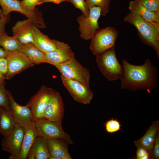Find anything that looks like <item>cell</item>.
Here are the masks:
<instances>
[{
	"mask_svg": "<svg viewBox=\"0 0 159 159\" xmlns=\"http://www.w3.org/2000/svg\"><path fill=\"white\" fill-rule=\"evenodd\" d=\"M65 1H68V0H41L38 4V5H39L45 3L49 2H53L55 4H58Z\"/></svg>",
	"mask_w": 159,
	"mask_h": 159,
	"instance_id": "d590c367",
	"label": "cell"
},
{
	"mask_svg": "<svg viewBox=\"0 0 159 159\" xmlns=\"http://www.w3.org/2000/svg\"><path fill=\"white\" fill-rule=\"evenodd\" d=\"M129 4L130 12L137 14L146 21L159 24V12L153 11L145 8L135 0L130 1Z\"/></svg>",
	"mask_w": 159,
	"mask_h": 159,
	"instance_id": "7402d4cb",
	"label": "cell"
},
{
	"mask_svg": "<svg viewBox=\"0 0 159 159\" xmlns=\"http://www.w3.org/2000/svg\"><path fill=\"white\" fill-rule=\"evenodd\" d=\"M89 13L86 16L83 14L78 17L80 36L85 40L91 39L96 31L99 29L98 21L101 16V9L94 6L89 9Z\"/></svg>",
	"mask_w": 159,
	"mask_h": 159,
	"instance_id": "52a82bcc",
	"label": "cell"
},
{
	"mask_svg": "<svg viewBox=\"0 0 159 159\" xmlns=\"http://www.w3.org/2000/svg\"><path fill=\"white\" fill-rule=\"evenodd\" d=\"M63 76L78 81L87 87H90V74L89 70L77 60L75 55L62 63L54 64Z\"/></svg>",
	"mask_w": 159,
	"mask_h": 159,
	"instance_id": "277c9868",
	"label": "cell"
},
{
	"mask_svg": "<svg viewBox=\"0 0 159 159\" xmlns=\"http://www.w3.org/2000/svg\"><path fill=\"white\" fill-rule=\"evenodd\" d=\"M145 8L152 11L159 12V0H135Z\"/></svg>",
	"mask_w": 159,
	"mask_h": 159,
	"instance_id": "83f0119b",
	"label": "cell"
},
{
	"mask_svg": "<svg viewBox=\"0 0 159 159\" xmlns=\"http://www.w3.org/2000/svg\"><path fill=\"white\" fill-rule=\"evenodd\" d=\"M64 110L63 99L60 93L55 91L45 106L42 118L62 124Z\"/></svg>",
	"mask_w": 159,
	"mask_h": 159,
	"instance_id": "4fadbf2b",
	"label": "cell"
},
{
	"mask_svg": "<svg viewBox=\"0 0 159 159\" xmlns=\"http://www.w3.org/2000/svg\"><path fill=\"white\" fill-rule=\"evenodd\" d=\"M104 126L107 133L112 134L120 130L122 125L117 119L112 118L107 121L104 123Z\"/></svg>",
	"mask_w": 159,
	"mask_h": 159,
	"instance_id": "4316f807",
	"label": "cell"
},
{
	"mask_svg": "<svg viewBox=\"0 0 159 159\" xmlns=\"http://www.w3.org/2000/svg\"><path fill=\"white\" fill-rule=\"evenodd\" d=\"M34 125L38 136L46 139L60 138L65 140L69 144L74 143L70 135L63 130L62 124L41 118L35 119Z\"/></svg>",
	"mask_w": 159,
	"mask_h": 159,
	"instance_id": "8992f818",
	"label": "cell"
},
{
	"mask_svg": "<svg viewBox=\"0 0 159 159\" xmlns=\"http://www.w3.org/2000/svg\"><path fill=\"white\" fill-rule=\"evenodd\" d=\"M137 159H149L150 158V155L145 149L142 148H137L136 151Z\"/></svg>",
	"mask_w": 159,
	"mask_h": 159,
	"instance_id": "1f68e13d",
	"label": "cell"
},
{
	"mask_svg": "<svg viewBox=\"0 0 159 159\" xmlns=\"http://www.w3.org/2000/svg\"><path fill=\"white\" fill-rule=\"evenodd\" d=\"M89 9L97 6L101 9V15L106 16L109 12V4L111 0H85Z\"/></svg>",
	"mask_w": 159,
	"mask_h": 159,
	"instance_id": "484cf974",
	"label": "cell"
},
{
	"mask_svg": "<svg viewBox=\"0 0 159 159\" xmlns=\"http://www.w3.org/2000/svg\"><path fill=\"white\" fill-rule=\"evenodd\" d=\"M63 85L76 101L85 105L89 104L94 93L90 87H87L80 82L67 78L61 75Z\"/></svg>",
	"mask_w": 159,
	"mask_h": 159,
	"instance_id": "9c48e42d",
	"label": "cell"
},
{
	"mask_svg": "<svg viewBox=\"0 0 159 159\" xmlns=\"http://www.w3.org/2000/svg\"><path fill=\"white\" fill-rule=\"evenodd\" d=\"M16 124L10 109L0 106V133L5 136L13 129Z\"/></svg>",
	"mask_w": 159,
	"mask_h": 159,
	"instance_id": "603a6c76",
	"label": "cell"
},
{
	"mask_svg": "<svg viewBox=\"0 0 159 159\" xmlns=\"http://www.w3.org/2000/svg\"><path fill=\"white\" fill-rule=\"evenodd\" d=\"M24 135V128L16 124L13 129L4 136L1 145L3 150L11 154L9 159H16L20 150Z\"/></svg>",
	"mask_w": 159,
	"mask_h": 159,
	"instance_id": "30bf717a",
	"label": "cell"
},
{
	"mask_svg": "<svg viewBox=\"0 0 159 159\" xmlns=\"http://www.w3.org/2000/svg\"><path fill=\"white\" fill-rule=\"evenodd\" d=\"M124 21L135 26L145 44L153 48L159 57V24L146 21L131 12L125 16Z\"/></svg>",
	"mask_w": 159,
	"mask_h": 159,
	"instance_id": "7a4b0ae2",
	"label": "cell"
},
{
	"mask_svg": "<svg viewBox=\"0 0 159 159\" xmlns=\"http://www.w3.org/2000/svg\"><path fill=\"white\" fill-rule=\"evenodd\" d=\"M153 158L158 159L159 158V132L157 134L154 143L153 152Z\"/></svg>",
	"mask_w": 159,
	"mask_h": 159,
	"instance_id": "836d02e7",
	"label": "cell"
},
{
	"mask_svg": "<svg viewBox=\"0 0 159 159\" xmlns=\"http://www.w3.org/2000/svg\"><path fill=\"white\" fill-rule=\"evenodd\" d=\"M6 58L7 71L5 76L6 79L7 80L34 66V64L21 52H16L10 53Z\"/></svg>",
	"mask_w": 159,
	"mask_h": 159,
	"instance_id": "7c38bea8",
	"label": "cell"
},
{
	"mask_svg": "<svg viewBox=\"0 0 159 159\" xmlns=\"http://www.w3.org/2000/svg\"><path fill=\"white\" fill-rule=\"evenodd\" d=\"M41 0H22L20 3L22 7L26 10L33 11L36 9V7Z\"/></svg>",
	"mask_w": 159,
	"mask_h": 159,
	"instance_id": "4dcf8cb0",
	"label": "cell"
},
{
	"mask_svg": "<svg viewBox=\"0 0 159 159\" xmlns=\"http://www.w3.org/2000/svg\"><path fill=\"white\" fill-rule=\"evenodd\" d=\"M96 56V62L103 75L108 80L113 81L122 78L124 68L117 59L115 47Z\"/></svg>",
	"mask_w": 159,
	"mask_h": 159,
	"instance_id": "3957f363",
	"label": "cell"
},
{
	"mask_svg": "<svg viewBox=\"0 0 159 159\" xmlns=\"http://www.w3.org/2000/svg\"><path fill=\"white\" fill-rule=\"evenodd\" d=\"M23 45L14 36H9L6 32L0 35V46L9 54L16 52H21Z\"/></svg>",
	"mask_w": 159,
	"mask_h": 159,
	"instance_id": "d4e9b609",
	"label": "cell"
},
{
	"mask_svg": "<svg viewBox=\"0 0 159 159\" xmlns=\"http://www.w3.org/2000/svg\"><path fill=\"white\" fill-rule=\"evenodd\" d=\"M0 6L4 15L9 14L12 11H16L25 16L38 28L46 27L42 12L37 9L33 11L26 10L21 6L20 1L17 0H0Z\"/></svg>",
	"mask_w": 159,
	"mask_h": 159,
	"instance_id": "ba28073f",
	"label": "cell"
},
{
	"mask_svg": "<svg viewBox=\"0 0 159 159\" xmlns=\"http://www.w3.org/2000/svg\"><path fill=\"white\" fill-rule=\"evenodd\" d=\"M5 80L4 74L0 72V85H4Z\"/></svg>",
	"mask_w": 159,
	"mask_h": 159,
	"instance_id": "74e56055",
	"label": "cell"
},
{
	"mask_svg": "<svg viewBox=\"0 0 159 159\" xmlns=\"http://www.w3.org/2000/svg\"><path fill=\"white\" fill-rule=\"evenodd\" d=\"M159 130V121H154L152 123L143 136L134 142L137 148H142L146 149L149 152L151 159L153 158L154 145Z\"/></svg>",
	"mask_w": 159,
	"mask_h": 159,
	"instance_id": "e0dca14e",
	"label": "cell"
},
{
	"mask_svg": "<svg viewBox=\"0 0 159 159\" xmlns=\"http://www.w3.org/2000/svg\"><path fill=\"white\" fill-rule=\"evenodd\" d=\"M34 25L28 19L17 21L12 27L13 36L16 37L23 45L33 43Z\"/></svg>",
	"mask_w": 159,
	"mask_h": 159,
	"instance_id": "2e32d148",
	"label": "cell"
},
{
	"mask_svg": "<svg viewBox=\"0 0 159 159\" xmlns=\"http://www.w3.org/2000/svg\"><path fill=\"white\" fill-rule=\"evenodd\" d=\"M17 0L19 1V0Z\"/></svg>",
	"mask_w": 159,
	"mask_h": 159,
	"instance_id": "ab89813d",
	"label": "cell"
},
{
	"mask_svg": "<svg viewBox=\"0 0 159 159\" xmlns=\"http://www.w3.org/2000/svg\"><path fill=\"white\" fill-rule=\"evenodd\" d=\"M57 50L45 53L48 63L54 64L63 63L75 55L69 45L54 39Z\"/></svg>",
	"mask_w": 159,
	"mask_h": 159,
	"instance_id": "9a60e30c",
	"label": "cell"
},
{
	"mask_svg": "<svg viewBox=\"0 0 159 159\" xmlns=\"http://www.w3.org/2000/svg\"><path fill=\"white\" fill-rule=\"evenodd\" d=\"M3 15V13L2 9H0V19H1L2 15Z\"/></svg>",
	"mask_w": 159,
	"mask_h": 159,
	"instance_id": "f35d334b",
	"label": "cell"
},
{
	"mask_svg": "<svg viewBox=\"0 0 159 159\" xmlns=\"http://www.w3.org/2000/svg\"><path fill=\"white\" fill-rule=\"evenodd\" d=\"M7 71V61L6 58L0 57V72L4 75Z\"/></svg>",
	"mask_w": 159,
	"mask_h": 159,
	"instance_id": "e575fe53",
	"label": "cell"
},
{
	"mask_svg": "<svg viewBox=\"0 0 159 159\" xmlns=\"http://www.w3.org/2000/svg\"><path fill=\"white\" fill-rule=\"evenodd\" d=\"M10 20L9 14L5 15L3 14L0 19V35L6 33L5 31L6 26Z\"/></svg>",
	"mask_w": 159,
	"mask_h": 159,
	"instance_id": "d6a6232c",
	"label": "cell"
},
{
	"mask_svg": "<svg viewBox=\"0 0 159 159\" xmlns=\"http://www.w3.org/2000/svg\"><path fill=\"white\" fill-rule=\"evenodd\" d=\"M50 156L46 139L38 135L29 150L26 159H49Z\"/></svg>",
	"mask_w": 159,
	"mask_h": 159,
	"instance_id": "ffe728a7",
	"label": "cell"
},
{
	"mask_svg": "<svg viewBox=\"0 0 159 159\" xmlns=\"http://www.w3.org/2000/svg\"><path fill=\"white\" fill-rule=\"evenodd\" d=\"M24 128V135L19 154L16 159H26L29 152L38 136L34 123Z\"/></svg>",
	"mask_w": 159,
	"mask_h": 159,
	"instance_id": "44dd1931",
	"label": "cell"
},
{
	"mask_svg": "<svg viewBox=\"0 0 159 159\" xmlns=\"http://www.w3.org/2000/svg\"><path fill=\"white\" fill-rule=\"evenodd\" d=\"M21 52L34 64L48 63L45 53L37 49L33 43L23 45Z\"/></svg>",
	"mask_w": 159,
	"mask_h": 159,
	"instance_id": "cb8c5ba5",
	"label": "cell"
},
{
	"mask_svg": "<svg viewBox=\"0 0 159 159\" xmlns=\"http://www.w3.org/2000/svg\"><path fill=\"white\" fill-rule=\"evenodd\" d=\"M55 91L43 85L25 105L30 109L34 120L43 117L45 106Z\"/></svg>",
	"mask_w": 159,
	"mask_h": 159,
	"instance_id": "8fae6325",
	"label": "cell"
},
{
	"mask_svg": "<svg viewBox=\"0 0 159 159\" xmlns=\"http://www.w3.org/2000/svg\"><path fill=\"white\" fill-rule=\"evenodd\" d=\"M118 36L114 28L109 26L98 29L91 39L90 49L96 56L115 47Z\"/></svg>",
	"mask_w": 159,
	"mask_h": 159,
	"instance_id": "5b68a950",
	"label": "cell"
},
{
	"mask_svg": "<svg viewBox=\"0 0 159 159\" xmlns=\"http://www.w3.org/2000/svg\"><path fill=\"white\" fill-rule=\"evenodd\" d=\"M9 53L6 51L2 48L0 47V57L6 58Z\"/></svg>",
	"mask_w": 159,
	"mask_h": 159,
	"instance_id": "8d00e7d4",
	"label": "cell"
},
{
	"mask_svg": "<svg viewBox=\"0 0 159 159\" xmlns=\"http://www.w3.org/2000/svg\"><path fill=\"white\" fill-rule=\"evenodd\" d=\"M124 74L120 80L121 88L134 91L139 90H153L158 82V70L148 59L141 65H135L122 59Z\"/></svg>",
	"mask_w": 159,
	"mask_h": 159,
	"instance_id": "6da1fadb",
	"label": "cell"
},
{
	"mask_svg": "<svg viewBox=\"0 0 159 159\" xmlns=\"http://www.w3.org/2000/svg\"><path fill=\"white\" fill-rule=\"evenodd\" d=\"M4 85H0V106L10 109L9 97Z\"/></svg>",
	"mask_w": 159,
	"mask_h": 159,
	"instance_id": "f546056e",
	"label": "cell"
},
{
	"mask_svg": "<svg viewBox=\"0 0 159 159\" xmlns=\"http://www.w3.org/2000/svg\"><path fill=\"white\" fill-rule=\"evenodd\" d=\"M47 144L50 156L59 159H72L68 152V142L60 138L46 139Z\"/></svg>",
	"mask_w": 159,
	"mask_h": 159,
	"instance_id": "ac0fdd59",
	"label": "cell"
},
{
	"mask_svg": "<svg viewBox=\"0 0 159 159\" xmlns=\"http://www.w3.org/2000/svg\"><path fill=\"white\" fill-rule=\"evenodd\" d=\"M32 33L33 43L39 50L44 53L57 50L54 39L43 34L34 24Z\"/></svg>",
	"mask_w": 159,
	"mask_h": 159,
	"instance_id": "d6986e66",
	"label": "cell"
},
{
	"mask_svg": "<svg viewBox=\"0 0 159 159\" xmlns=\"http://www.w3.org/2000/svg\"><path fill=\"white\" fill-rule=\"evenodd\" d=\"M9 100L10 108L16 123L24 128L34 123V118L30 109L18 103L9 90H6Z\"/></svg>",
	"mask_w": 159,
	"mask_h": 159,
	"instance_id": "5bb4252c",
	"label": "cell"
},
{
	"mask_svg": "<svg viewBox=\"0 0 159 159\" xmlns=\"http://www.w3.org/2000/svg\"><path fill=\"white\" fill-rule=\"evenodd\" d=\"M76 8L80 10L84 15L88 16L89 13V9L85 0H68Z\"/></svg>",
	"mask_w": 159,
	"mask_h": 159,
	"instance_id": "f1b7e54d",
	"label": "cell"
}]
</instances>
